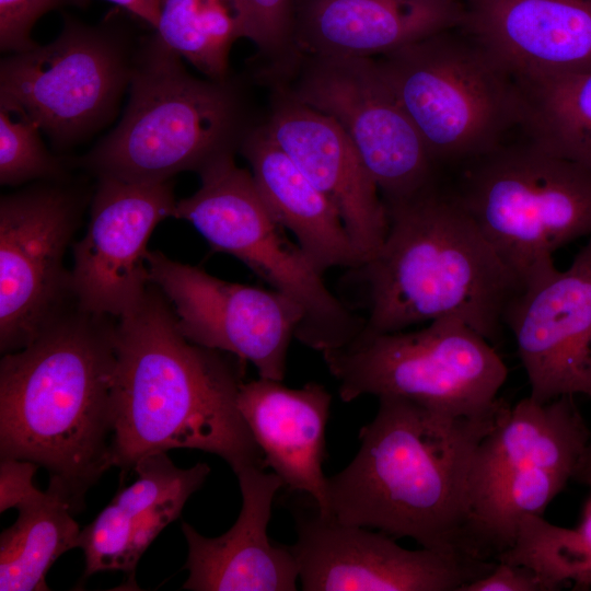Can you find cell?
Returning a JSON list of instances; mask_svg holds the SVG:
<instances>
[{"mask_svg": "<svg viewBox=\"0 0 591 591\" xmlns=\"http://www.w3.org/2000/svg\"><path fill=\"white\" fill-rule=\"evenodd\" d=\"M114 339L113 466L126 474L148 455L195 449L234 474L266 467L237 406L246 362L189 341L154 285L117 318Z\"/></svg>", "mask_w": 591, "mask_h": 591, "instance_id": "6da1fadb", "label": "cell"}, {"mask_svg": "<svg viewBox=\"0 0 591 591\" xmlns=\"http://www.w3.org/2000/svg\"><path fill=\"white\" fill-rule=\"evenodd\" d=\"M378 399L357 454L327 477L328 517L473 558L465 538L472 470L508 404L471 417L403 397Z\"/></svg>", "mask_w": 591, "mask_h": 591, "instance_id": "7a4b0ae2", "label": "cell"}, {"mask_svg": "<svg viewBox=\"0 0 591 591\" xmlns=\"http://www.w3.org/2000/svg\"><path fill=\"white\" fill-rule=\"evenodd\" d=\"M114 328L66 308L0 362V455L48 471L74 513L113 466Z\"/></svg>", "mask_w": 591, "mask_h": 591, "instance_id": "3957f363", "label": "cell"}, {"mask_svg": "<svg viewBox=\"0 0 591 591\" xmlns=\"http://www.w3.org/2000/svg\"><path fill=\"white\" fill-rule=\"evenodd\" d=\"M385 206L383 244L349 270L363 287L367 315L360 334L401 332L449 317L497 341L521 282L454 195L434 184Z\"/></svg>", "mask_w": 591, "mask_h": 591, "instance_id": "277c9868", "label": "cell"}, {"mask_svg": "<svg viewBox=\"0 0 591 591\" xmlns=\"http://www.w3.org/2000/svg\"><path fill=\"white\" fill-rule=\"evenodd\" d=\"M236 127V102L224 81L190 76L153 35L132 65L121 120L82 163L99 178L171 181L233 152Z\"/></svg>", "mask_w": 591, "mask_h": 591, "instance_id": "5b68a950", "label": "cell"}, {"mask_svg": "<svg viewBox=\"0 0 591 591\" xmlns=\"http://www.w3.org/2000/svg\"><path fill=\"white\" fill-rule=\"evenodd\" d=\"M591 432L572 396L509 405L478 445L465 530L468 554L485 561L514 543L521 521L543 515L579 466Z\"/></svg>", "mask_w": 591, "mask_h": 591, "instance_id": "8992f818", "label": "cell"}, {"mask_svg": "<svg viewBox=\"0 0 591 591\" xmlns=\"http://www.w3.org/2000/svg\"><path fill=\"white\" fill-rule=\"evenodd\" d=\"M375 60L436 165L478 159L519 126L514 77L459 27Z\"/></svg>", "mask_w": 591, "mask_h": 591, "instance_id": "52a82bcc", "label": "cell"}, {"mask_svg": "<svg viewBox=\"0 0 591 591\" xmlns=\"http://www.w3.org/2000/svg\"><path fill=\"white\" fill-rule=\"evenodd\" d=\"M454 197L522 283L591 236V171L528 139L465 163Z\"/></svg>", "mask_w": 591, "mask_h": 591, "instance_id": "ba28073f", "label": "cell"}, {"mask_svg": "<svg viewBox=\"0 0 591 591\" xmlns=\"http://www.w3.org/2000/svg\"><path fill=\"white\" fill-rule=\"evenodd\" d=\"M200 187L177 200L174 218L188 221L213 251L229 254L271 289L294 301L303 318L294 338L321 354L352 341L363 317L333 294L297 242L274 218L251 172L223 153L199 172Z\"/></svg>", "mask_w": 591, "mask_h": 591, "instance_id": "9c48e42d", "label": "cell"}, {"mask_svg": "<svg viewBox=\"0 0 591 591\" xmlns=\"http://www.w3.org/2000/svg\"><path fill=\"white\" fill-rule=\"evenodd\" d=\"M322 357L343 402L396 396L456 416L496 409L508 376L490 343L449 317L414 332L359 334Z\"/></svg>", "mask_w": 591, "mask_h": 591, "instance_id": "30bf717a", "label": "cell"}, {"mask_svg": "<svg viewBox=\"0 0 591 591\" xmlns=\"http://www.w3.org/2000/svg\"><path fill=\"white\" fill-rule=\"evenodd\" d=\"M288 95L344 130L385 205L436 184L437 165L375 59L312 57Z\"/></svg>", "mask_w": 591, "mask_h": 591, "instance_id": "8fae6325", "label": "cell"}, {"mask_svg": "<svg viewBox=\"0 0 591 591\" xmlns=\"http://www.w3.org/2000/svg\"><path fill=\"white\" fill-rule=\"evenodd\" d=\"M131 71L108 30L67 20L54 42L1 61L0 103L24 112L56 143H68L109 116Z\"/></svg>", "mask_w": 591, "mask_h": 591, "instance_id": "7c38bea8", "label": "cell"}, {"mask_svg": "<svg viewBox=\"0 0 591 591\" xmlns=\"http://www.w3.org/2000/svg\"><path fill=\"white\" fill-rule=\"evenodd\" d=\"M289 493L297 532L290 547L304 591H460L497 563L404 548L381 531L324 517L306 494Z\"/></svg>", "mask_w": 591, "mask_h": 591, "instance_id": "4fadbf2b", "label": "cell"}, {"mask_svg": "<svg viewBox=\"0 0 591 591\" xmlns=\"http://www.w3.org/2000/svg\"><path fill=\"white\" fill-rule=\"evenodd\" d=\"M150 281L165 297L192 343L251 362L260 378L282 381L303 314L274 289L230 282L204 269L148 253Z\"/></svg>", "mask_w": 591, "mask_h": 591, "instance_id": "5bb4252c", "label": "cell"}, {"mask_svg": "<svg viewBox=\"0 0 591 591\" xmlns=\"http://www.w3.org/2000/svg\"><path fill=\"white\" fill-rule=\"evenodd\" d=\"M69 192L39 187L0 201V350L25 347L72 299L63 256L79 224Z\"/></svg>", "mask_w": 591, "mask_h": 591, "instance_id": "9a60e30c", "label": "cell"}, {"mask_svg": "<svg viewBox=\"0 0 591 591\" xmlns=\"http://www.w3.org/2000/svg\"><path fill=\"white\" fill-rule=\"evenodd\" d=\"M99 179L86 232L73 246L70 291L80 310L118 318L151 285L148 241L177 200L171 181Z\"/></svg>", "mask_w": 591, "mask_h": 591, "instance_id": "2e32d148", "label": "cell"}, {"mask_svg": "<svg viewBox=\"0 0 591 591\" xmlns=\"http://www.w3.org/2000/svg\"><path fill=\"white\" fill-rule=\"evenodd\" d=\"M525 370L530 397H591V236L566 270L525 280L503 314Z\"/></svg>", "mask_w": 591, "mask_h": 591, "instance_id": "e0dca14e", "label": "cell"}, {"mask_svg": "<svg viewBox=\"0 0 591 591\" xmlns=\"http://www.w3.org/2000/svg\"><path fill=\"white\" fill-rule=\"evenodd\" d=\"M265 128L337 208L362 264L373 257L389 230L387 210L344 130L289 95L277 103Z\"/></svg>", "mask_w": 591, "mask_h": 591, "instance_id": "ac0fdd59", "label": "cell"}, {"mask_svg": "<svg viewBox=\"0 0 591 591\" xmlns=\"http://www.w3.org/2000/svg\"><path fill=\"white\" fill-rule=\"evenodd\" d=\"M264 467L247 466L235 475L242 506L235 523L206 537L182 522L188 554L183 589L193 591H294L299 570L290 545L268 536L271 507L282 480Z\"/></svg>", "mask_w": 591, "mask_h": 591, "instance_id": "d6986e66", "label": "cell"}, {"mask_svg": "<svg viewBox=\"0 0 591 591\" xmlns=\"http://www.w3.org/2000/svg\"><path fill=\"white\" fill-rule=\"evenodd\" d=\"M460 30L514 79L591 69V0H463Z\"/></svg>", "mask_w": 591, "mask_h": 591, "instance_id": "ffe728a7", "label": "cell"}, {"mask_svg": "<svg viewBox=\"0 0 591 591\" xmlns=\"http://www.w3.org/2000/svg\"><path fill=\"white\" fill-rule=\"evenodd\" d=\"M134 471L132 484L117 491L97 517L80 531L77 548L84 557V573L123 571L135 586L137 564L150 544L179 518L189 497L205 484L210 467L199 462L177 467L166 452L148 455Z\"/></svg>", "mask_w": 591, "mask_h": 591, "instance_id": "44dd1931", "label": "cell"}, {"mask_svg": "<svg viewBox=\"0 0 591 591\" xmlns=\"http://www.w3.org/2000/svg\"><path fill=\"white\" fill-rule=\"evenodd\" d=\"M463 15V0H296L292 47L372 58L460 27Z\"/></svg>", "mask_w": 591, "mask_h": 591, "instance_id": "7402d4cb", "label": "cell"}, {"mask_svg": "<svg viewBox=\"0 0 591 591\" xmlns=\"http://www.w3.org/2000/svg\"><path fill=\"white\" fill-rule=\"evenodd\" d=\"M332 395L324 385L309 382L300 389L282 381L258 378L243 382L237 406L264 463L288 491L312 497L328 517L325 430Z\"/></svg>", "mask_w": 591, "mask_h": 591, "instance_id": "603a6c76", "label": "cell"}, {"mask_svg": "<svg viewBox=\"0 0 591 591\" xmlns=\"http://www.w3.org/2000/svg\"><path fill=\"white\" fill-rule=\"evenodd\" d=\"M241 153L269 211L293 234L318 271L335 267L350 270L362 264L337 208L271 139L265 126L242 139Z\"/></svg>", "mask_w": 591, "mask_h": 591, "instance_id": "cb8c5ba5", "label": "cell"}, {"mask_svg": "<svg viewBox=\"0 0 591 591\" xmlns=\"http://www.w3.org/2000/svg\"><path fill=\"white\" fill-rule=\"evenodd\" d=\"M515 81L528 139L591 171V69Z\"/></svg>", "mask_w": 591, "mask_h": 591, "instance_id": "d4e9b609", "label": "cell"}, {"mask_svg": "<svg viewBox=\"0 0 591 591\" xmlns=\"http://www.w3.org/2000/svg\"><path fill=\"white\" fill-rule=\"evenodd\" d=\"M16 510V521L0 536V590H49L46 575L51 565L77 548L81 530L72 507L48 486Z\"/></svg>", "mask_w": 591, "mask_h": 591, "instance_id": "484cf974", "label": "cell"}, {"mask_svg": "<svg viewBox=\"0 0 591 591\" xmlns=\"http://www.w3.org/2000/svg\"><path fill=\"white\" fill-rule=\"evenodd\" d=\"M155 38L208 79L224 81L229 54L253 37L246 0H161Z\"/></svg>", "mask_w": 591, "mask_h": 591, "instance_id": "4316f807", "label": "cell"}, {"mask_svg": "<svg viewBox=\"0 0 591 591\" xmlns=\"http://www.w3.org/2000/svg\"><path fill=\"white\" fill-rule=\"evenodd\" d=\"M588 486L591 489V484ZM499 560L533 569L553 591L567 582L575 590L587 589L591 573V491L577 528L566 529L548 523L543 515H528L513 545Z\"/></svg>", "mask_w": 591, "mask_h": 591, "instance_id": "83f0119b", "label": "cell"}, {"mask_svg": "<svg viewBox=\"0 0 591 591\" xmlns=\"http://www.w3.org/2000/svg\"><path fill=\"white\" fill-rule=\"evenodd\" d=\"M38 125L24 112L0 103V183L59 179L61 162L44 146Z\"/></svg>", "mask_w": 591, "mask_h": 591, "instance_id": "f1b7e54d", "label": "cell"}, {"mask_svg": "<svg viewBox=\"0 0 591 591\" xmlns=\"http://www.w3.org/2000/svg\"><path fill=\"white\" fill-rule=\"evenodd\" d=\"M77 0H0V47L18 54L37 46L31 33L46 13Z\"/></svg>", "mask_w": 591, "mask_h": 591, "instance_id": "f546056e", "label": "cell"}, {"mask_svg": "<svg viewBox=\"0 0 591 591\" xmlns=\"http://www.w3.org/2000/svg\"><path fill=\"white\" fill-rule=\"evenodd\" d=\"M252 15V40L268 55L292 48L296 0H246Z\"/></svg>", "mask_w": 591, "mask_h": 591, "instance_id": "4dcf8cb0", "label": "cell"}, {"mask_svg": "<svg viewBox=\"0 0 591 591\" xmlns=\"http://www.w3.org/2000/svg\"><path fill=\"white\" fill-rule=\"evenodd\" d=\"M460 591H553L551 586L533 569L498 560L485 576L477 578Z\"/></svg>", "mask_w": 591, "mask_h": 591, "instance_id": "1f68e13d", "label": "cell"}, {"mask_svg": "<svg viewBox=\"0 0 591 591\" xmlns=\"http://www.w3.org/2000/svg\"><path fill=\"white\" fill-rule=\"evenodd\" d=\"M39 466L31 461L1 457L0 462V512L18 508L35 497L38 490L33 483Z\"/></svg>", "mask_w": 591, "mask_h": 591, "instance_id": "d6a6232c", "label": "cell"}, {"mask_svg": "<svg viewBox=\"0 0 591 591\" xmlns=\"http://www.w3.org/2000/svg\"><path fill=\"white\" fill-rule=\"evenodd\" d=\"M109 1L136 19L155 28L160 14L161 0H106Z\"/></svg>", "mask_w": 591, "mask_h": 591, "instance_id": "836d02e7", "label": "cell"}, {"mask_svg": "<svg viewBox=\"0 0 591 591\" xmlns=\"http://www.w3.org/2000/svg\"><path fill=\"white\" fill-rule=\"evenodd\" d=\"M572 479L591 484V437Z\"/></svg>", "mask_w": 591, "mask_h": 591, "instance_id": "e575fe53", "label": "cell"}, {"mask_svg": "<svg viewBox=\"0 0 591 591\" xmlns=\"http://www.w3.org/2000/svg\"><path fill=\"white\" fill-rule=\"evenodd\" d=\"M589 587H591V573H590V576H589V578H588V580H587V589H588Z\"/></svg>", "mask_w": 591, "mask_h": 591, "instance_id": "d590c367", "label": "cell"}]
</instances>
